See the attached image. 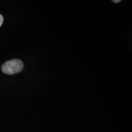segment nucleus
Wrapping results in <instances>:
<instances>
[{"mask_svg": "<svg viewBox=\"0 0 132 132\" xmlns=\"http://www.w3.org/2000/svg\"><path fill=\"white\" fill-rule=\"evenodd\" d=\"M23 69V63L19 59H12L6 62L2 65L3 73L7 75H13L20 72Z\"/></svg>", "mask_w": 132, "mask_h": 132, "instance_id": "f257e3e1", "label": "nucleus"}, {"mask_svg": "<svg viewBox=\"0 0 132 132\" xmlns=\"http://www.w3.org/2000/svg\"><path fill=\"white\" fill-rule=\"evenodd\" d=\"M3 20H4V19H3V16L0 14V27H1V25L3 24Z\"/></svg>", "mask_w": 132, "mask_h": 132, "instance_id": "f03ea898", "label": "nucleus"}, {"mask_svg": "<svg viewBox=\"0 0 132 132\" xmlns=\"http://www.w3.org/2000/svg\"><path fill=\"white\" fill-rule=\"evenodd\" d=\"M113 1L114 3H120V1H120V0H118V1Z\"/></svg>", "mask_w": 132, "mask_h": 132, "instance_id": "7ed1b4c3", "label": "nucleus"}]
</instances>
